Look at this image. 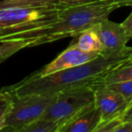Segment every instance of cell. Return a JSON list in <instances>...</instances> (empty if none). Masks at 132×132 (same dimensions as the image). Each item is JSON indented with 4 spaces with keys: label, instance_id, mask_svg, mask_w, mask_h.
Returning <instances> with one entry per match:
<instances>
[{
    "label": "cell",
    "instance_id": "1",
    "mask_svg": "<svg viewBox=\"0 0 132 132\" xmlns=\"http://www.w3.org/2000/svg\"><path fill=\"white\" fill-rule=\"evenodd\" d=\"M131 54L132 47L128 46L120 53H101L88 62L45 76H36L31 73L17 83L3 88L1 92L7 96L53 95L78 87L92 86Z\"/></svg>",
    "mask_w": 132,
    "mask_h": 132
},
{
    "label": "cell",
    "instance_id": "2",
    "mask_svg": "<svg viewBox=\"0 0 132 132\" xmlns=\"http://www.w3.org/2000/svg\"><path fill=\"white\" fill-rule=\"evenodd\" d=\"M119 7H122L120 3L108 0L66 5L54 21L26 32L19 41H26L30 48L66 37H76L82 31L108 18L111 12Z\"/></svg>",
    "mask_w": 132,
    "mask_h": 132
},
{
    "label": "cell",
    "instance_id": "3",
    "mask_svg": "<svg viewBox=\"0 0 132 132\" xmlns=\"http://www.w3.org/2000/svg\"><path fill=\"white\" fill-rule=\"evenodd\" d=\"M65 4L0 1V43L19 41L26 32L54 21Z\"/></svg>",
    "mask_w": 132,
    "mask_h": 132
},
{
    "label": "cell",
    "instance_id": "4",
    "mask_svg": "<svg viewBox=\"0 0 132 132\" xmlns=\"http://www.w3.org/2000/svg\"><path fill=\"white\" fill-rule=\"evenodd\" d=\"M92 107H94L92 86L78 87L57 93L43 117L58 123L61 131L62 127Z\"/></svg>",
    "mask_w": 132,
    "mask_h": 132
},
{
    "label": "cell",
    "instance_id": "5",
    "mask_svg": "<svg viewBox=\"0 0 132 132\" xmlns=\"http://www.w3.org/2000/svg\"><path fill=\"white\" fill-rule=\"evenodd\" d=\"M4 94V93H3ZM10 110L6 118V127L3 131L20 132L23 128L42 118L54 100L55 95L27 94L21 96H7Z\"/></svg>",
    "mask_w": 132,
    "mask_h": 132
},
{
    "label": "cell",
    "instance_id": "6",
    "mask_svg": "<svg viewBox=\"0 0 132 132\" xmlns=\"http://www.w3.org/2000/svg\"><path fill=\"white\" fill-rule=\"evenodd\" d=\"M92 86L94 92V106L101 117L100 124L119 118L129 105L120 93L104 83L96 82Z\"/></svg>",
    "mask_w": 132,
    "mask_h": 132
},
{
    "label": "cell",
    "instance_id": "7",
    "mask_svg": "<svg viewBox=\"0 0 132 132\" xmlns=\"http://www.w3.org/2000/svg\"><path fill=\"white\" fill-rule=\"evenodd\" d=\"M99 35L103 45L104 54H113L124 51L128 46L129 38L125 33L121 24L112 22L105 18L92 26Z\"/></svg>",
    "mask_w": 132,
    "mask_h": 132
},
{
    "label": "cell",
    "instance_id": "8",
    "mask_svg": "<svg viewBox=\"0 0 132 132\" xmlns=\"http://www.w3.org/2000/svg\"><path fill=\"white\" fill-rule=\"evenodd\" d=\"M99 53H87L72 44L66 50L61 53L54 60L46 64L42 69L33 72L36 76H45L52 74L59 71L72 68L75 66L81 65L85 62L93 60L94 58L101 55Z\"/></svg>",
    "mask_w": 132,
    "mask_h": 132
},
{
    "label": "cell",
    "instance_id": "9",
    "mask_svg": "<svg viewBox=\"0 0 132 132\" xmlns=\"http://www.w3.org/2000/svg\"><path fill=\"white\" fill-rule=\"evenodd\" d=\"M100 121V113L94 106L62 127L60 132H94Z\"/></svg>",
    "mask_w": 132,
    "mask_h": 132
},
{
    "label": "cell",
    "instance_id": "10",
    "mask_svg": "<svg viewBox=\"0 0 132 132\" xmlns=\"http://www.w3.org/2000/svg\"><path fill=\"white\" fill-rule=\"evenodd\" d=\"M74 45L79 49L87 53H102L103 45L99 38V35L95 30L92 27L84 30L76 36Z\"/></svg>",
    "mask_w": 132,
    "mask_h": 132
},
{
    "label": "cell",
    "instance_id": "11",
    "mask_svg": "<svg viewBox=\"0 0 132 132\" xmlns=\"http://www.w3.org/2000/svg\"><path fill=\"white\" fill-rule=\"evenodd\" d=\"M132 79V54L122 63L107 72L98 82L111 83Z\"/></svg>",
    "mask_w": 132,
    "mask_h": 132
},
{
    "label": "cell",
    "instance_id": "12",
    "mask_svg": "<svg viewBox=\"0 0 132 132\" xmlns=\"http://www.w3.org/2000/svg\"><path fill=\"white\" fill-rule=\"evenodd\" d=\"M60 125L52 119L40 118L21 129L20 132H59Z\"/></svg>",
    "mask_w": 132,
    "mask_h": 132
},
{
    "label": "cell",
    "instance_id": "13",
    "mask_svg": "<svg viewBox=\"0 0 132 132\" xmlns=\"http://www.w3.org/2000/svg\"><path fill=\"white\" fill-rule=\"evenodd\" d=\"M0 44V63L5 62L17 52L24 48H28V44L26 41H11Z\"/></svg>",
    "mask_w": 132,
    "mask_h": 132
},
{
    "label": "cell",
    "instance_id": "14",
    "mask_svg": "<svg viewBox=\"0 0 132 132\" xmlns=\"http://www.w3.org/2000/svg\"><path fill=\"white\" fill-rule=\"evenodd\" d=\"M104 84H106L115 92L120 93L128 101L129 104L132 103V79L117 81V82L104 83Z\"/></svg>",
    "mask_w": 132,
    "mask_h": 132
},
{
    "label": "cell",
    "instance_id": "15",
    "mask_svg": "<svg viewBox=\"0 0 132 132\" xmlns=\"http://www.w3.org/2000/svg\"><path fill=\"white\" fill-rule=\"evenodd\" d=\"M9 110L10 101L4 95V99L0 101V131H3L6 127V118Z\"/></svg>",
    "mask_w": 132,
    "mask_h": 132
},
{
    "label": "cell",
    "instance_id": "16",
    "mask_svg": "<svg viewBox=\"0 0 132 132\" xmlns=\"http://www.w3.org/2000/svg\"><path fill=\"white\" fill-rule=\"evenodd\" d=\"M121 26L124 28L125 33L128 35V38L132 39V12L130 13V15L125 19L124 22L121 23Z\"/></svg>",
    "mask_w": 132,
    "mask_h": 132
},
{
    "label": "cell",
    "instance_id": "17",
    "mask_svg": "<svg viewBox=\"0 0 132 132\" xmlns=\"http://www.w3.org/2000/svg\"><path fill=\"white\" fill-rule=\"evenodd\" d=\"M116 132H132V121H122Z\"/></svg>",
    "mask_w": 132,
    "mask_h": 132
},
{
    "label": "cell",
    "instance_id": "18",
    "mask_svg": "<svg viewBox=\"0 0 132 132\" xmlns=\"http://www.w3.org/2000/svg\"><path fill=\"white\" fill-rule=\"evenodd\" d=\"M120 119L122 121H132V103H130L125 110L123 114L120 116Z\"/></svg>",
    "mask_w": 132,
    "mask_h": 132
},
{
    "label": "cell",
    "instance_id": "19",
    "mask_svg": "<svg viewBox=\"0 0 132 132\" xmlns=\"http://www.w3.org/2000/svg\"><path fill=\"white\" fill-rule=\"evenodd\" d=\"M88 1H99V0H84V2H88ZM108 1L119 2L120 3L122 6H132V0H108Z\"/></svg>",
    "mask_w": 132,
    "mask_h": 132
},
{
    "label": "cell",
    "instance_id": "20",
    "mask_svg": "<svg viewBox=\"0 0 132 132\" xmlns=\"http://www.w3.org/2000/svg\"><path fill=\"white\" fill-rule=\"evenodd\" d=\"M54 1L59 3H62V4L65 5H75L84 2V0H54Z\"/></svg>",
    "mask_w": 132,
    "mask_h": 132
},
{
    "label": "cell",
    "instance_id": "21",
    "mask_svg": "<svg viewBox=\"0 0 132 132\" xmlns=\"http://www.w3.org/2000/svg\"><path fill=\"white\" fill-rule=\"evenodd\" d=\"M6 2H23V3H35L43 1H54V0H3Z\"/></svg>",
    "mask_w": 132,
    "mask_h": 132
},
{
    "label": "cell",
    "instance_id": "22",
    "mask_svg": "<svg viewBox=\"0 0 132 132\" xmlns=\"http://www.w3.org/2000/svg\"><path fill=\"white\" fill-rule=\"evenodd\" d=\"M3 99H4V95H3L2 92L0 90V101H1V100H3Z\"/></svg>",
    "mask_w": 132,
    "mask_h": 132
}]
</instances>
